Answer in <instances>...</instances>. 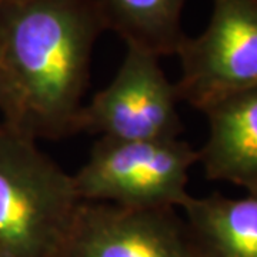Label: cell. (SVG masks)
<instances>
[{
	"mask_svg": "<svg viewBox=\"0 0 257 257\" xmlns=\"http://www.w3.org/2000/svg\"><path fill=\"white\" fill-rule=\"evenodd\" d=\"M99 0H0V113L29 138L79 133Z\"/></svg>",
	"mask_w": 257,
	"mask_h": 257,
	"instance_id": "1",
	"label": "cell"
},
{
	"mask_svg": "<svg viewBox=\"0 0 257 257\" xmlns=\"http://www.w3.org/2000/svg\"><path fill=\"white\" fill-rule=\"evenodd\" d=\"M179 101L160 57L127 46L116 76L83 106L79 132L110 140L177 139L183 132Z\"/></svg>",
	"mask_w": 257,
	"mask_h": 257,
	"instance_id": "5",
	"label": "cell"
},
{
	"mask_svg": "<svg viewBox=\"0 0 257 257\" xmlns=\"http://www.w3.org/2000/svg\"><path fill=\"white\" fill-rule=\"evenodd\" d=\"M209 136L200 160L207 179L257 194V89L236 93L203 111Z\"/></svg>",
	"mask_w": 257,
	"mask_h": 257,
	"instance_id": "7",
	"label": "cell"
},
{
	"mask_svg": "<svg viewBox=\"0 0 257 257\" xmlns=\"http://www.w3.org/2000/svg\"><path fill=\"white\" fill-rule=\"evenodd\" d=\"M210 20L187 37L176 55L182 76L180 101L204 111L240 92L257 89V0H211Z\"/></svg>",
	"mask_w": 257,
	"mask_h": 257,
	"instance_id": "4",
	"label": "cell"
},
{
	"mask_svg": "<svg viewBox=\"0 0 257 257\" xmlns=\"http://www.w3.org/2000/svg\"><path fill=\"white\" fill-rule=\"evenodd\" d=\"M69 257H194L176 209L83 202Z\"/></svg>",
	"mask_w": 257,
	"mask_h": 257,
	"instance_id": "6",
	"label": "cell"
},
{
	"mask_svg": "<svg viewBox=\"0 0 257 257\" xmlns=\"http://www.w3.org/2000/svg\"><path fill=\"white\" fill-rule=\"evenodd\" d=\"M182 209L194 257H257V194L190 196Z\"/></svg>",
	"mask_w": 257,
	"mask_h": 257,
	"instance_id": "8",
	"label": "cell"
},
{
	"mask_svg": "<svg viewBox=\"0 0 257 257\" xmlns=\"http://www.w3.org/2000/svg\"><path fill=\"white\" fill-rule=\"evenodd\" d=\"M82 204L73 175L0 121V257H69Z\"/></svg>",
	"mask_w": 257,
	"mask_h": 257,
	"instance_id": "2",
	"label": "cell"
},
{
	"mask_svg": "<svg viewBox=\"0 0 257 257\" xmlns=\"http://www.w3.org/2000/svg\"><path fill=\"white\" fill-rule=\"evenodd\" d=\"M200 155L189 143L100 138L89 160L73 175L83 202L127 209H176L190 199L189 170Z\"/></svg>",
	"mask_w": 257,
	"mask_h": 257,
	"instance_id": "3",
	"label": "cell"
},
{
	"mask_svg": "<svg viewBox=\"0 0 257 257\" xmlns=\"http://www.w3.org/2000/svg\"><path fill=\"white\" fill-rule=\"evenodd\" d=\"M187 0H99L106 30L119 35L126 46L157 57L177 53L186 39L182 12Z\"/></svg>",
	"mask_w": 257,
	"mask_h": 257,
	"instance_id": "9",
	"label": "cell"
}]
</instances>
